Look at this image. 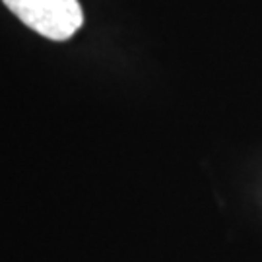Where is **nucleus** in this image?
<instances>
[{
	"instance_id": "nucleus-1",
	"label": "nucleus",
	"mask_w": 262,
	"mask_h": 262,
	"mask_svg": "<svg viewBox=\"0 0 262 262\" xmlns=\"http://www.w3.org/2000/svg\"><path fill=\"white\" fill-rule=\"evenodd\" d=\"M21 24L51 41H66L84 24L78 0H2Z\"/></svg>"
}]
</instances>
